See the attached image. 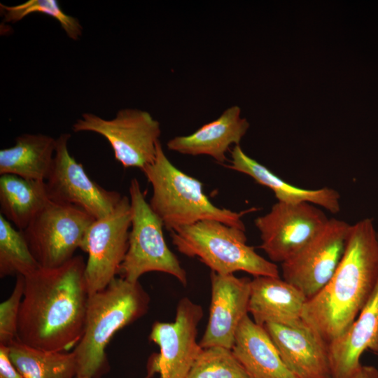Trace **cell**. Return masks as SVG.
I'll list each match as a JSON object with an SVG mask.
<instances>
[{"instance_id":"obj_10","label":"cell","mask_w":378,"mask_h":378,"mask_svg":"<svg viewBox=\"0 0 378 378\" xmlns=\"http://www.w3.org/2000/svg\"><path fill=\"white\" fill-rule=\"evenodd\" d=\"M130 197L122 196L107 216L90 227L82 251L88 255L85 276L89 295L105 288L119 274L129 246Z\"/></svg>"},{"instance_id":"obj_18","label":"cell","mask_w":378,"mask_h":378,"mask_svg":"<svg viewBox=\"0 0 378 378\" xmlns=\"http://www.w3.org/2000/svg\"><path fill=\"white\" fill-rule=\"evenodd\" d=\"M248 128V122L241 117V108L235 105L193 133L171 139L167 146L169 150L183 155H208L223 163L230 147L239 145Z\"/></svg>"},{"instance_id":"obj_16","label":"cell","mask_w":378,"mask_h":378,"mask_svg":"<svg viewBox=\"0 0 378 378\" xmlns=\"http://www.w3.org/2000/svg\"><path fill=\"white\" fill-rule=\"evenodd\" d=\"M328 347L332 378L352 376L360 367V358L365 351L378 354V280L357 318Z\"/></svg>"},{"instance_id":"obj_26","label":"cell","mask_w":378,"mask_h":378,"mask_svg":"<svg viewBox=\"0 0 378 378\" xmlns=\"http://www.w3.org/2000/svg\"><path fill=\"white\" fill-rule=\"evenodd\" d=\"M0 7L4 22H15L32 13H40L55 18L71 39L78 40L82 35L78 20L66 14L56 0H29L15 6L1 4Z\"/></svg>"},{"instance_id":"obj_8","label":"cell","mask_w":378,"mask_h":378,"mask_svg":"<svg viewBox=\"0 0 378 378\" xmlns=\"http://www.w3.org/2000/svg\"><path fill=\"white\" fill-rule=\"evenodd\" d=\"M72 130L102 135L123 167L141 170L154 161L161 134L160 122L148 112L136 108L119 110L111 120L85 113L75 122Z\"/></svg>"},{"instance_id":"obj_21","label":"cell","mask_w":378,"mask_h":378,"mask_svg":"<svg viewBox=\"0 0 378 378\" xmlns=\"http://www.w3.org/2000/svg\"><path fill=\"white\" fill-rule=\"evenodd\" d=\"M57 139L43 134H23L15 145L0 150V174L46 181L52 165Z\"/></svg>"},{"instance_id":"obj_30","label":"cell","mask_w":378,"mask_h":378,"mask_svg":"<svg viewBox=\"0 0 378 378\" xmlns=\"http://www.w3.org/2000/svg\"><path fill=\"white\" fill-rule=\"evenodd\" d=\"M76 378H83V377H76Z\"/></svg>"},{"instance_id":"obj_4","label":"cell","mask_w":378,"mask_h":378,"mask_svg":"<svg viewBox=\"0 0 378 378\" xmlns=\"http://www.w3.org/2000/svg\"><path fill=\"white\" fill-rule=\"evenodd\" d=\"M141 171L153 189L149 204L169 232L204 220L246 230L241 217L252 209L236 212L214 204L204 192L201 181L170 162L160 141L154 161Z\"/></svg>"},{"instance_id":"obj_20","label":"cell","mask_w":378,"mask_h":378,"mask_svg":"<svg viewBox=\"0 0 378 378\" xmlns=\"http://www.w3.org/2000/svg\"><path fill=\"white\" fill-rule=\"evenodd\" d=\"M228 168L248 175L258 183L272 190L278 202L288 204L308 202L321 206L332 214H337L340 210V195L335 189L324 187L313 190L294 186L248 156L239 145L234 146L231 151Z\"/></svg>"},{"instance_id":"obj_24","label":"cell","mask_w":378,"mask_h":378,"mask_svg":"<svg viewBox=\"0 0 378 378\" xmlns=\"http://www.w3.org/2000/svg\"><path fill=\"white\" fill-rule=\"evenodd\" d=\"M39 267L22 231L0 214V277L26 276Z\"/></svg>"},{"instance_id":"obj_2","label":"cell","mask_w":378,"mask_h":378,"mask_svg":"<svg viewBox=\"0 0 378 378\" xmlns=\"http://www.w3.org/2000/svg\"><path fill=\"white\" fill-rule=\"evenodd\" d=\"M378 280V232L371 218L351 225L342 258L328 284L307 300L302 319L329 344L352 324Z\"/></svg>"},{"instance_id":"obj_12","label":"cell","mask_w":378,"mask_h":378,"mask_svg":"<svg viewBox=\"0 0 378 378\" xmlns=\"http://www.w3.org/2000/svg\"><path fill=\"white\" fill-rule=\"evenodd\" d=\"M70 137L63 133L56 139L52 165L46 180L50 200L79 207L94 219L103 218L113 211L122 195L89 177L83 164L69 152Z\"/></svg>"},{"instance_id":"obj_1","label":"cell","mask_w":378,"mask_h":378,"mask_svg":"<svg viewBox=\"0 0 378 378\" xmlns=\"http://www.w3.org/2000/svg\"><path fill=\"white\" fill-rule=\"evenodd\" d=\"M81 255L24 276L18 340L50 351H69L84 330L89 293Z\"/></svg>"},{"instance_id":"obj_15","label":"cell","mask_w":378,"mask_h":378,"mask_svg":"<svg viewBox=\"0 0 378 378\" xmlns=\"http://www.w3.org/2000/svg\"><path fill=\"white\" fill-rule=\"evenodd\" d=\"M296 378H332L328 344L304 320L295 326H263Z\"/></svg>"},{"instance_id":"obj_19","label":"cell","mask_w":378,"mask_h":378,"mask_svg":"<svg viewBox=\"0 0 378 378\" xmlns=\"http://www.w3.org/2000/svg\"><path fill=\"white\" fill-rule=\"evenodd\" d=\"M232 351L251 378H296L285 365L264 327L248 314L238 327Z\"/></svg>"},{"instance_id":"obj_29","label":"cell","mask_w":378,"mask_h":378,"mask_svg":"<svg viewBox=\"0 0 378 378\" xmlns=\"http://www.w3.org/2000/svg\"><path fill=\"white\" fill-rule=\"evenodd\" d=\"M349 378H378V370L372 365H361Z\"/></svg>"},{"instance_id":"obj_11","label":"cell","mask_w":378,"mask_h":378,"mask_svg":"<svg viewBox=\"0 0 378 378\" xmlns=\"http://www.w3.org/2000/svg\"><path fill=\"white\" fill-rule=\"evenodd\" d=\"M351 225L330 218L323 229L294 256L281 263L283 279L307 298L330 280L346 248Z\"/></svg>"},{"instance_id":"obj_28","label":"cell","mask_w":378,"mask_h":378,"mask_svg":"<svg viewBox=\"0 0 378 378\" xmlns=\"http://www.w3.org/2000/svg\"><path fill=\"white\" fill-rule=\"evenodd\" d=\"M0 378H23L10 360L8 347L0 345Z\"/></svg>"},{"instance_id":"obj_13","label":"cell","mask_w":378,"mask_h":378,"mask_svg":"<svg viewBox=\"0 0 378 378\" xmlns=\"http://www.w3.org/2000/svg\"><path fill=\"white\" fill-rule=\"evenodd\" d=\"M202 316V307L186 297L178 302L173 322L153 323L149 340L160 348L154 358L160 378H187L202 349L197 340Z\"/></svg>"},{"instance_id":"obj_23","label":"cell","mask_w":378,"mask_h":378,"mask_svg":"<svg viewBox=\"0 0 378 378\" xmlns=\"http://www.w3.org/2000/svg\"><path fill=\"white\" fill-rule=\"evenodd\" d=\"M8 347L10 360L23 378L76 377V361L73 351H45L27 345L18 340Z\"/></svg>"},{"instance_id":"obj_9","label":"cell","mask_w":378,"mask_h":378,"mask_svg":"<svg viewBox=\"0 0 378 378\" xmlns=\"http://www.w3.org/2000/svg\"><path fill=\"white\" fill-rule=\"evenodd\" d=\"M328 220L321 209L311 203L277 202L254 223L260 234V247L270 261L281 264L309 244Z\"/></svg>"},{"instance_id":"obj_25","label":"cell","mask_w":378,"mask_h":378,"mask_svg":"<svg viewBox=\"0 0 378 378\" xmlns=\"http://www.w3.org/2000/svg\"><path fill=\"white\" fill-rule=\"evenodd\" d=\"M187 378H251L232 349L222 346L202 348Z\"/></svg>"},{"instance_id":"obj_6","label":"cell","mask_w":378,"mask_h":378,"mask_svg":"<svg viewBox=\"0 0 378 378\" xmlns=\"http://www.w3.org/2000/svg\"><path fill=\"white\" fill-rule=\"evenodd\" d=\"M129 193L131 230L128 249L119 272L120 277L136 282L147 272H160L174 276L182 285L186 286V272L168 247L163 234L164 225L146 201L136 178L131 181Z\"/></svg>"},{"instance_id":"obj_22","label":"cell","mask_w":378,"mask_h":378,"mask_svg":"<svg viewBox=\"0 0 378 378\" xmlns=\"http://www.w3.org/2000/svg\"><path fill=\"white\" fill-rule=\"evenodd\" d=\"M50 200L46 181L15 175L0 176V212L20 230H24Z\"/></svg>"},{"instance_id":"obj_17","label":"cell","mask_w":378,"mask_h":378,"mask_svg":"<svg viewBox=\"0 0 378 378\" xmlns=\"http://www.w3.org/2000/svg\"><path fill=\"white\" fill-rule=\"evenodd\" d=\"M307 300L298 288L280 276H254L251 281L248 313L261 326L269 323L295 326L303 321Z\"/></svg>"},{"instance_id":"obj_14","label":"cell","mask_w":378,"mask_h":378,"mask_svg":"<svg viewBox=\"0 0 378 378\" xmlns=\"http://www.w3.org/2000/svg\"><path fill=\"white\" fill-rule=\"evenodd\" d=\"M210 279L209 320L199 342L202 348L222 346L232 349L238 327L248 314L251 279L214 272Z\"/></svg>"},{"instance_id":"obj_3","label":"cell","mask_w":378,"mask_h":378,"mask_svg":"<svg viewBox=\"0 0 378 378\" xmlns=\"http://www.w3.org/2000/svg\"><path fill=\"white\" fill-rule=\"evenodd\" d=\"M149 304L150 296L139 281L122 277L89 295L83 333L73 350L76 377L100 378L108 372L107 344L119 330L145 315Z\"/></svg>"},{"instance_id":"obj_5","label":"cell","mask_w":378,"mask_h":378,"mask_svg":"<svg viewBox=\"0 0 378 378\" xmlns=\"http://www.w3.org/2000/svg\"><path fill=\"white\" fill-rule=\"evenodd\" d=\"M170 237L181 253L199 258L217 274L243 271L254 276L279 277L276 263L247 244L245 230L216 220H204L172 230Z\"/></svg>"},{"instance_id":"obj_27","label":"cell","mask_w":378,"mask_h":378,"mask_svg":"<svg viewBox=\"0 0 378 378\" xmlns=\"http://www.w3.org/2000/svg\"><path fill=\"white\" fill-rule=\"evenodd\" d=\"M24 287V276H17L10 295L0 304V345L8 346L18 340V319Z\"/></svg>"},{"instance_id":"obj_7","label":"cell","mask_w":378,"mask_h":378,"mask_svg":"<svg viewBox=\"0 0 378 378\" xmlns=\"http://www.w3.org/2000/svg\"><path fill=\"white\" fill-rule=\"evenodd\" d=\"M95 220L79 207L50 200L22 231L40 267L54 268L82 250Z\"/></svg>"}]
</instances>
